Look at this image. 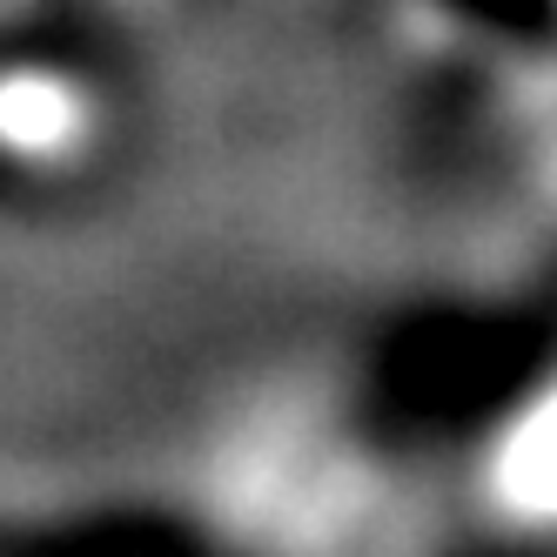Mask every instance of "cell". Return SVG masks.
<instances>
[{
	"mask_svg": "<svg viewBox=\"0 0 557 557\" xmlns=\"http://www.w3.org/2000/svg\"><path fill=\"white\" fill-rule=\"evenodd\" d=\"M0 557H228L182 510H88L48 524H0Z\"/></svg>",
	"mask_w": 557,
	"mask_h": 557,
	"instance_id": "6da1fadb",
	"label": "cell"
}]
</instances>
